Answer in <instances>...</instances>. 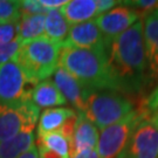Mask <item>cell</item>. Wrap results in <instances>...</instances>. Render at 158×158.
Masks as SVG:
<instances>
[{"label": "cell", "mask_w": 158, "mask_h": 158, "mask_svg": "<svg viewBox=\"0 0 158 158\" xmlns=\"http://www.w3.org/2000/svg\"><path fill=\"white\" fill-rule=\"evenodd\" d=\"M108 61L119 93L136 94L143 90L150 77L142 18L110 44Z\"/></svg>", "instance_id": "6da1fadb"}, {"label": "cell", "mask_w": 158, "mask_h": 158, "mask_svg": "<svg viewBox=\"0 0 158 158\" xmlns=\"http://www.w3.org/2000/svg\"><path fill=\"white\" fill-rule=\"evenodd\" d=\"M59 66L72 74L89 91H118L108 61V52L63 46Z\"/></svg>", "instance_id": "7a4b0ae2"}, {"label": "cell", "mask_w": 158, "mask_h": 158, "mask_svg": "<svg viewBox=\"0 0 158 158\" xmlns=\"http://www.w3.org/2000/svg\"><path fill=\"white\" fill-rule=\"evenodd\" d=\"M61 48L62 44L42 36L20 46L14 61L29 82L35 85L47 80L57 69Z\"/></svg>", "instance_id": "3957f363"}, {"label": "cell", "mask_w": 158, "mask_h": 158, "mask_svg": "<svg viewBox=\"0 0 158 158\" xmlns=\"http://www.w3.org/2000/svg\"><path fill=\"white\" fill-rule=\"evenodd\" d=\"M135 110L134 103L118 91H91L83 114L96 128L103 130Z\"/></svg>", "instance_id": "277c9868"}, {"label": "cell", "mask_w": 158, "mask_h": 158, "mask_svg": "<svg viewBox=\"0 0 158 158\" xmlns=\"http://www.w3.org/2000/svg\"><path fill=\"white\" fill-rule=\"evenodd\" d=\"M147 116L136 108L117 123L101 130L96 150L100 158H124L125 150L135 128Z\"/></svg>", "instance_id": "5b68a950"}, {"label": "cell", "mask_w": 158, "mask_h": 158, "mask_svg": "<svg viewBox=\"0 0 158 158\" xmlns=\"http://www.w3.org/2000/svg\"><path fill=\"white\" fill-rule=\"evenodd\" d=\"M40 117V109L33 102L0 104V143L11 139L25 130H33Z\"/></svg>", "instance_id": "8992f818"}, {"label": "cell", "mask_w": 158, "mask_h": 158, "mask_svg": "<svg viewBox=\"0 0 158 158\" xmlns=\"http://www.w3.org/2000/svg\"><path fill=\"white\" fill-rule=\"evenodd\" d=\"M14 60L0 64V104L12 106L31 100L33 87Z\"/></svg>", "instance_id": "52a82bcc"}, {"label": "cell", "mask_w": 158, "mask_h": 158, "mask_svg": "<svg viewBox=\"0 0 158 158\" xmlns=\"http://www.w3.org/2000/svg\"><path fill=\"white\" fill-rule=\"evenodd\" d=\"M139 19L141 15L137 12L123 5L114 7L107 13L95 18L94 21L101 31L104 45L109 48L114 40L129 29Z\"/></svg>", "instance_id": "ba28073f"}, {"label": "cell", "mask_w": 158, "mask_h": 158, "mask_svg": "<svg viewBox=\"0 0 158 158\" xmlns=\"http://www.w3.org/2000/svg\"><path fill=\"white\" fill-rule=\"evenodd\" d=\"M124 158H158V127L150 118L142 119L135 128Z\"/></svg>", "instance_id": "9c48e42d"}, {"label": "cell", "mask_w": 158, "mask_h": 158, "mask_svg": "<svg viewBox=\"0 0 158 158\" xmlns=\"http://www.w3.org/2000/svg\"><path fill=\"white\" fill-rule=\"evenodd\" d=\"M53 82L68 103H70L79 113L85 111L91 91L87 90L72 74L60 66L53 74Z\"/></svg>", "instance_id": "30bf717a"}, {"label": "cell", "mask_w": 158, "mask_h": 158, "mask_svg": "<svg viewBox=\"0 0 158 158\" xmlns=\"http://www.w3.org/2000/svg\"><path fill=\"white\" fill-rule=\"evenodd\" d=\"M62 45L83 49L108 52L101 31L98 29L94 20L70 26L67 39Z\"/></svg>", "instance_id": "8fae6325"}, {"label": "cell", "mask_w": 158, "mask_h": 158, "mask_svg": "<svg viewBox=\"0 0 158 158\" xmlns=\"http://www.w3.org/2000/svg\"><path fill=\"white\" fill-rule=\"evenodd\" d=\"M141 18L149 77L151 80H158V8Z\"/></svg>", "instance_id": "7c38bea8"}, {"label": "cell", "mask_w": 158, "mask_h": 158, "mask_svg": "<svg viewBox=\"0 0 158 158\" xmlns=\"http://www.w3.org/2000/svg\"><path fill=\"white\" fill-rule=\"evenodd\" d=\"M98 141V131L94 123L85 117L83 113H77L75 132L69 144V158L77 152L88 149H96Z\"/></svg>", "instance_id": "4fadbf2b"}, {"label": "cell", "mask_w": 158, "mask_h": 158, "mask_svg": "<svg viewBox=\"0 0 158 158\" xmlns=\"http://www.w3.org/2000/svg\"><path fill=\"white\" fill-rule=\"evenodd\" d=\"M31 101L36 107L51 109L52 107H61L64 106L67 101L63 95L57 89L53 80H44L33 87L31 93Z\"/></svg>", "instance_id": "5bb4252c"}, {"label": "cell", "mask_w": 158, "mask_h": 158, "mask_svg": "<svg viewBox=\"0 0 158 158\" xmlns=\"http://www.w3.org/2000/svg\"><path fill=\"white\" fill-rule=\"evenodd\" d=\"M60 11L69 25H77L97 17V0H72L67 1Z\"/></svg>", "instance_id": "9a60e30c"}, {"label": "cell", "mask_w": 158, "mask_h": 158, "mask_svg": "<svg viewBox=\"0 0 158 158\" xmlns=\"http://www.w3.org/2000/svg\"><path fill=\"white\" fill-rule=\"evenodd\" d=\"M75 111L69 108H51L45 109L39 117L38 135L59 131L62 124L70 116L75 115Z\"/></svg>", "instance_id": "2e32d148"}, {"label": "cell", "mask_w": 158, "mask_h": 158, "mask_svg": "<svg viewBox=\"0 0 158 158\" xmlns=\"http://www.w3.org/2000/svg\"><path fill=\"white\" fill-rule=\"evenodd\" d=\"M46 14L34 15H20L18 41L23 45L32 40L45 36Z\"/></svg>", "instance_id": "e0dca14e"}, {"label": "cell", "mask_w": 158, "mask_h": 158, "mask_svg": "<svg viewBox=\"0 0 158 158\" xmlns=\"http://www.w3.org/2000/svg\"><path fill=\"white\" fill-rule=\"evenodd\" d=\"M33 147V130H25L11 139L0 143V158H19Z\"/></svg>", "instance_id": "ac0fdd59"}, {"label": "cell", "mask_w": 158, "mask_h": 158, "mask_svg": "<svg viewBox=\"0 0 158 158\" xmlns=\"http://www.w3.org/2000/svg\"><path fill=\"white\" fill-rule=\"evenodd\" d=\"M70 26L64 19L60 8L49 10L46 13L45 20V38L63 44L68 36Z\"/></svg>", "instance_id": "d6986e66"}, {"label": "cell", "mask_w": 158, "mask_h": 158, "mask_svg": "<svg viewBox=\"0 0 158 158\" xmlns=\"http://www.w3.org/2000/svg\"><path fill=\"white\" fill-rule=\"evenodd\" d=\"M38 148H45L59 153L64 158H69V143L60 131L38 135Z\"/></svg>", "instance_id": "ffe728a7"}, {"label": "cell", "mask_w": 158, "mask_h": 158, "mask_svg": "<svg viewBox=\"0 0 158 158\" xmlns=\"http://www.w3.org/2000/svg\"><path fill=\"white\" fill-rule=\"evenodd\" d=\"M20 19V4L13 0H0V25Z\"/></svg>", "instance_id": "44dd1931"}, {"label": "cell", "mask_w": 158, "mask_h": 158, "mask_svg": "<svg viewBox=\"0 0 158 158\" xmlns=\"http://www.w3.org/2000/svg\"><path fill=\"white\" fill-rule=\"evenodd\" d=\"M121 4L137 12L139 15H144L149 12L158 8V1L155 0H132V1H121Z\"/></svg>", "instance_id": "7402d4cb"}, {"label": "cell", "mask_w": 158, "mask_h": 158, "mask_svg": "<svg viewBox=\"0 0 158 158\" xmlns=\"http://www.w3.org/2000/svg\"><path fill=\"white\" fill-rule=\"evenodd\" d=\"M19 20L0 25V44H8L18 39Z\"/></svg>", "instance_id": "603a6c76"}, {"label": "cell", "mask_w": 158, "mask_h": 158, "mask_svg": "<svg viewBox=\"0 0 158 158\" xmlns=\"http://www.w3.org/2000/svg\"><path fill=\"white\" fill-rule=\"evenodd\" d=\"M20 4V15H34V14H46L49 10L41 5L40 0H23Z\"/></svg>", "instance_id": "cb8c5ba5"}, {"label": "cell", "mask_w": 158, "mask_h": 158, "mask_svg": "<svg viewBox=\"0 0 158 158\" xmlns=\"http://www.w3.org/2000/svg\"><path fill=\"white\" fill-rule=\"evenodd\" d=\"M21 44L17 40L8 44H0V64L14 60Z\"/></svg>", "instance_id": "d4e9b609"}, {"label": "cell", "mask_w": 158, "mask_h": 158, "mask_svg": "<svg viewBox=\"0 0 158 158\" xmlns=\"http://www.w3.org/2000/svg\"><path fill=\"white\" fill-rule=\"evenodd\" d=\"M138 109L147 116V118H150L152 115L158 113V87L142 102Z\"/></svg>", "instance_id": "484cf974"}, {"label": "cell", "mask_w": 158, "mask_h": 158, "mask_svg": "<svg viewBox=\"0 0 158 158\" xmlns=\"http://www.w3.org/2000/svg\"><path fill=\"white\" fill-rule=\"evenodd\" d=\"M76 121H77V114H75L73 116H70L69 118L62 124V127L60 128V132L62 134V136L68 141V143L70 144V142L74 137V132H75V125H76Z\"/></svg>", "instance_id": "4316f807"}, {"label": "cell", "mask_w": 158, "mask_h": 158, "mask_svg": "<svg viewBox=\"0 0 158 158\" xmlns=\"http://www.w3.org/2000/svg\"><path fill=\"white\" fill-rule=\"evenodd\" d=\"M119 2L121 1H115V0H97V17H100L102 14L107 13L108 11L113 10L114 7H116V5Z\"/></svg>", "instance_id": "83f0119b"}, {"label": "cell", "mask_w": 158, "mask_h": 158, "mask_svg": "<svg viewBox=\"0 0 158 158\" xmlns=\"http://www.w3.org/2000/svg\"><path fill=\"white\" fill-rule=\"evenodd\" d=\"M41 5L46 7L47 10H55V8H61L63 5L67 4L66 0H40Z\"/></svg>", "instance_id": "f1b7e54d"}, {"label": "cell", "mask_w": 158, "mask_h": 158, "mask_svg": "<svg viewBox=\"0 0 158 158\" xmlns=\"http://www.w3.org/2000/svg\"><path fill=\"white\" fill-rule=\"evenodd\" d=\"M70 158H100V155H98L96 149H88L85 151L77 152Z\"/></svg>", "instance_id": "f546056e"}, {"label": "cell", "mask_w": 158, "mask_h": 158, "mask_svg": "<svg viewBox=\"0 0 158 158\" xmlns=\"http://www.w3.org/2000/svg\"><path fill=\"white\" fill-rule=\"evenodd\" d=\"M38 151H39V158H64L60 156L59 153L45 149V148H38Z\"/></svg>", "instance_id": "4dcf8cb0"}, {"label": "cell", "mask_w": 158, "mask_h": 158, "mask_svg": "<svg viewBox=\"0 0 158 158\" xmlns=\"http://www.w3.org/2000/svg\"><path fill=\"white\" fill-rule=\"evenodd\" d=\"M19 158H39V151H38V148L33 147L32 149H29L27 152H25L23 155H21Z\"/></svg>", "instance_id": "1f68e13d"}, {"label": "cell", "mask_w": 158, "mask_h": 158, "mask_svg": "<svg viewBox=\"0 0 158 158\" xmlns=\"http://www.w3.org/2000/svg\"><path fill=\"white\" fill-rule=\"evenodd\" d=\"M150 119H151L153 123H155V124L158 127V113H156L155 115H152V116L150 117Z\"/></svg>", "instance_id": "d6a6232c"}]
</instances>
